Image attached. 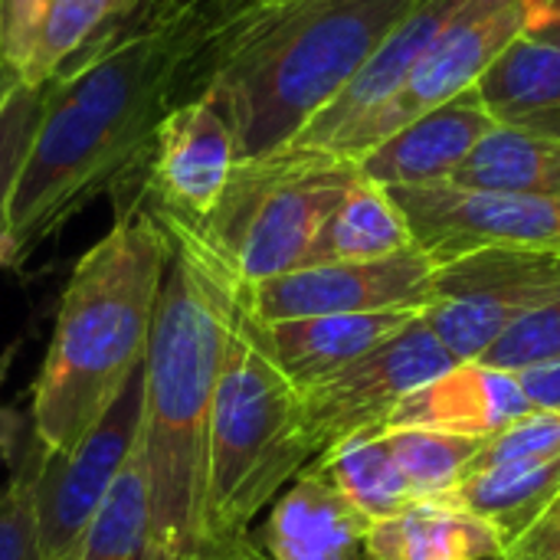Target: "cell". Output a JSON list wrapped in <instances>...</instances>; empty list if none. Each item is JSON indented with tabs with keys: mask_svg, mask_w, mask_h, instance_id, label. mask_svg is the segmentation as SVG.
I'll return each mask as SVG.
<instances>
[{
	"mask_svg": "<svg viewBox=\"0 0 560 560\" xmlns=\"http://www.w3.org/2000/svg\"><path fill=\"white\" fill-rule=\"evenodd\" d=\"M233 0H174L46 85L39 128L7 203L0 269H20L95 197L138 174L164 118L207 95L203 49Z\"/></svg>",
	"mask_w": 560,
	"mask_h": 560,
	"instance_id": "1",
	"label": "cell"
},
{
	"mask_svg": "<svg viewBox=\"0 0 560 560\" xmlns=\"http://www.w3.org/2000/svg\"><path fill=\"white\" fill-rule=\"evenodd\" d=\"M144 203L171 246L144 358L148 560H197L207 551L203 509L213 400L246 282L197 220L148 197Z\"/></svg>",
	"mask_w": 560,
	"mask_h": 560,
	"instance_id": "2",
	"label": "cell"
},
{
	"mask_svg": "<svg viewBox=\"0 0 560 560\" xmlns=\"http://www.w3.org/2000/svg\"><path fill=\"white\" fill-rule=\"evenodd\" d=\"M115 220L62 289L33 384L30 430L43 453H72L144 364L167 272V236L144 197L112 190Z\"/></svg>",
	"mask_w": 560,
	"mask_h": 560,
	"instance_id": "3",
	"label": "cell"
},
{
	"mask_svg": "<svg viewBox=\"0 0 560 560\" xmlns=\"http://www.w3.org/2000/svg\"><path fill=\"white\" fill-rule=\"evenodd\" d=\"M413 7L417 0H233L203 49V98L230 121L236 154L259 158L292 144Z\"/></svg>",
	"mask_w": 560,
	"mask_h": 560,
	"instance_id": "4",
	"label": "cell"
},
{
	"mask_svg": "<svg viewBox=\"0 0 560 560\" xmlns=\"http://www.w3.org/2000/svg\"><path fill=\"white\" fill-rule=\"evenodd\" d=\"M312 463L315 450L302 427V390L272 361L243 289L210 423L207 551L246 538L259 509Z\"/></svg>",
	"mask_w": 560,
	"mask_h": 560,
	"instance_id": "5",
	"label": "cell"
},
{
	"mask_svg": "<svg viewBox=\"0 0 560 560\" xmlns=\"http://www.w3.org/2000/svg\"><path fill=\"white\" fill-rule=\"evenodd\" d=\"M361 177L358 161L285 144L240 158L220 203L197 220L243 282L302 269L322 223Z\"/></svg>",
	"mask_w": 560,
	"mask_h": 560,
	"instance_id": "6",
	"label": "cell"
},
{
	"mask_svg": "<svg viewBox=\"0 0 560 560\" xmlns=\"http://www.w3.org/2000/svg\"><path fill=\"white\" fill-rule=\"evenodd\" d=\"M560 295V249H479L440 262L423 322L456 361H479L509 328Z\"/></svg>",
	"mask_w": 560,
	"mask_h": 560,
	"instance_id": "7",
	"label": "cell"
},
{
	"mask_svg": "<svg viewBox=\"0 0 560 560\" xmlns=\"http://www.w3.org/2000/svg\"><path fill=\"white\" fill-rule=\"evenodd\" d=\"M453 364L459 361L446 351L420 312L410 325L384 338L354 364L302 390V427L315 459L348 440L381 433L407 394L440 377Z\"/></svg>",
	"mask_w": 560,
	"mask_h": 560,
	"instance_id": "8",
	"label": "cell"
},
{
	"mask_svg": "<svg viewBox=\"0 0 560 560\" xmlns=\"http://www.w3.org/2000/svg\"><path fill=\"white\" fill-rule=\"evenodd\" d=\"M144 423V364L92 427V433L66 456H33V492L39 518V558L69 560L112 486L125 472L141 443Z\"/></svg>",
	"mask_w": 560,
	"mask_h": 560,
	"instance_id": "9",
	"label": "cell"
},
{
	"mask_svg": "<svg viewBox=\"0 0 560 560\" xmlns=\"http://www.w3.org/2000/svg\"><path fill=\"white\" fill-rule=\"evenodd\" d=\"M413 246L436 266L479 249H560V197L472 190L456 184L384 187Z\"/></svg>",
	"mask_w": 560,
	"mask_h": 560,
	"instance_id": "10",
	"label": "cell"
},
{
	"mask_svg": "<svg viewBox=\"0 0 560 560\" xmlns=\"http://www.w3.org/2000/svg\"><path fill=\"white\" fill-rule=\"evenodd\" d=\"M433 276L436 262L420 246H407L384 259L302 266L262 282H246V308L256 322L427 308Z\"/></svg>",
	"mask_w": 560,
	"mask_h": 560,
	"instance_id": "11",
	"label": "cell"
},
{
	"mask_svg": "<svg viewBox=\"0 0 560 560\" xmlns=\"http://www.w3.org/2000/svg\"><path fill=\"white\" fill-rule=\"evenodd\" d=\"M141 0H0V66L49 85L115 43Z\"/></svg>",
	"mask_w": 560,
	"mask_h": 560,
	"instance_id": "12",
	"label": "cell"
},
{
	"mask_svg": "<svg viewBox=\"0 0 560 560\" xmlns=\"http://www.w3.org/2000/svg\"><path fill=\"white\" fill-rule=\"evenodd\" d=\"M236 161V138L223 112L210 98H194L164 118L148 164L125 184L138 187L158 207L207 220Z\"/></svg>",
	"mask_w": 560,
	"mask_h": 560,
	"instance_id": "13",
	"label": "cell"
},
{
	"mask_svg": "<svg viewBox=\"0 0 560 560\" xmlns=\"http://www.w3.org/2000/svg\"><path fill=\"white\" fill-rule=\"evenodd\" d=\"M492 128L495 121L472 85L410 118L400 131L371 148L358 167L377 187L446 184Z\"/></svg>",
	"mask_w": 560,
	"mask_h": 560,
	"instance_id": "14",
	"label": "cell"
},
{
	"mask_svg": "<svg viewBox=\"0 0 560 560\" xmlns=\"http://www.w3.org/2000/svg\"><path fill=\"white\" fill-rule=\"evenodd\" d=\"M532 410L518 374L482 361H459L407 394L387 417L384 430H440L489 440Z\"/></svg>",
	"mask_w": 560,
	"mask_h": 560,
	"instance_id": "15",
	"label": "cell"
},
{
	"mask_svg": "<svg viewBox=\"0 0 560 560\" xmlns=\"http://www.w3.org/2000/svg\"><path fill=\"white\" fill-rule=\"evenodd\" d=\"M368 528V515L318 469H305L269 512L259 548L272 560H361Z\"/></svg>",
	"mask_w": 560,
	"mask_h": 560,
	"instance_id": "16",
	"label": "cell"
},
{
	"mask_svg": "<svg viewBox=\"0 0 560 560\" xmlns=\"http://www.w3.org/2000/svg\"><path fill=\"white\" fill-rule=\"evenodd\" d=\"M423 308H394V312H364V315H318V318H289V322H259V335L272 361L285 377L308 390L341 368L354 364L361 354L377 348L384 338L410 325Z\"/></svg>",
	"mask_w": 560,
	"mask_h": 560,
	"instance_id": "17",
	"label": "cell"
},
{
	"mask_svg": "<svg viewBox=\"0 0 560 560\" xmlns=\"http://www.w3.org/2000/svg\"><path fill=\"white\" fill-rule=\"evenodd\" d=\"M476 92L495 125L560 141V46L518 36L476 79Z\"/></svg>",
	"mask_w": 560,
	"mask_h": 560,
	"instance_id": "18",
	"label": "cell"
},
{
	"mask_svg": "<svg viewBox=\"0 0 560 560\" xmlns=\"http://www.w3.org/2000/svg\"><path fill=\"white\" fill-rule=\"evenodd\" d=\"M499 532L436 502H413L404 512L371 522L364 538L368 560H502Z\"/></svg>",
	"mask_w": 560,
	"mask_h": 560,
	"instance_id": "19",
	"label": "cell"
},
{
	"mask_svg": "<svg viewBox=\"0 0 560 560\" xmlns=\"http://www.w3.org/2000/svg\"><path fill=\"white\" fill-rule=\"evenodd\" d=\"M558 499L560 456L548 463H522V466H499L489 472H476L430 502L489 522L499 532L502 545L512 548Z\"/></svg>",
	"mask_w": 560,
	"mask_h": 560,
	"instance_id": "20",
	"label": "cell"
},
{
	"mask_svg": "<svg viewBox=\"0 0 560 560\" xmlns=\"http://www.w3.org/2000/svg\"><path fill=\"white\" fill-rule=\"evenodd\" d=\"M407 246H413V240L404 213L384 187L361 174L354 187L341 197V203L331 210V217L322 223L302 266L368 262L394 256Z\"/></svg>",
	"mask_w": 560,
	"mask_h": 560,
	"instance_id": "21",
	"label": "cell"
},
{
	"mask_svg": "<svg viewBox=\"0 0 560 560\" xmlns=\"http://www.w3.org/2000/svg\"><path fill=\"white\" fill-rule=\"evenodd\" d=\"M456 187L560 197V141L495 125L450 177Z\"/></svg>",
	"mask_w": 560,
	"mask_h": 560,
	"instance_id": "22",
	"label": "cell"
},
{
	"mask_svg": "<svg viewBox=\"0 0 560 560\" xmlns=\"http://www.w3.org/2000/svg\"><path fill=\"white\" fill-rule=\"evenodd\" d=\"M308 469H318L371 522L390 518L413 505V495L381 433L348 440L322 459H315Z\"/></svg>",
	"mask_w": 560,
	"mask_h": 560,
	"instance_id": "23",
	"label": "cell"
},
{
	"mask_svg": "<svg viewBox=\"0 0 560 560\" xmlns=\"http://www.w3.org/2000/svg\"><path fill=\"white\" fill-rule=\"evenodd\" d=\"M69 560H148V489L141 443Z\"/></svg>",
	"mask_w": 560,
	"mask_h": 560,
	"instance_id": "24",
	"label": "cell"
},
{
	"mask_svg": "<svg viewBox=\"0 0 560 560\" xmlns=\"http://www.w3.org/2000/svg\"><path fill=\"white\" fill-rule=\"evenodd\" d=\"M413 502H430L450 492L463 476L482 440L440 430H381Z\"/></svg>",
	"mask_w": 560,
	"mask_h": 560,
	"instance_id": "25",
	"label": "cell"
},
{
	"mask_svg": "<svg viewBox=\"0 0 560 560\" xmlns=\"http://www.w3.org/2000/svg\"><path fill=\"white\" fill-rule=\"evenodd\" d=\"M560 456V407L532 410L509 423L505 430L492 433L479 443V453L466 466V476L489 472L499 466H522V463H548ZM459 479V482H463Z\"/></svg>",
	"mask_w": 560,
	"mask_h": 560,
	"instance_id": "26",
	"label": "cell"
},
{
	"mask_svg": "<svg viewBox=\"0 0 560 560\" xmlns=\"http://www.w3.org/2000/svg\"><path fill=\"white\" fill-rule=\"evenodd\" d=\"M33 456L36 440L30 436L20 456L10 463V482L0 492V560H43L33 492Z\"/></svg>",
	"mask_w": 560,
	"mask_h": 560,
	"instance_id": "27",
	"label": "cell"
},
{
	"mask_svg": "<svg viewBox=\"0 0 560 560\" xmlns=\"http://www.w3.org/2000/svg\"><path fill=\"white\" fill-rule=\"evenodd\" d=\"M482 364L499 371H532L560 361V295L541 305L538 312L525 315L515 328H509L482 358Z\"/></svg>",
	"mask_w": 560,
	"mask_h": 560,
	"instance_id": "28",
	"label": "cell"
},
{
	"mask_svg": "<svg viewBox=\"0 0 560 560\" xmlns=\"http://www.w3.org/2000/svg\"><path fill=\"white\" fill-rule=\"evenodd\" d=\"M46 105V85H23L16 82L13 92L0 105V240L7 226V203L13 194V180L23 167V158L30 151V141L39 128Z\"/></svg>",
	"mask_w": 560,
	"mask_h": 560,
	"instance_id": "29",
	"label": "cell"
},
{
	"mask_svg": "<svg viewBox=\"0 0 560 560\" xmlns=\"http://www.w3.org/2000/svg\"><path fill=\"white\" fill-rule=\"evenodd\" d=\"M560 555V499L512 545L502 560H555Z\"/></svg>",
	"mask_w": 560,
	"mask_h": 560,
	"instance_id": "30",
	"label": "cell"
},
{
	"mask_svg": "<svg viewBox=\"0 0 560 560\" xmlns=\"http://www.w3.org/2000/svg\"><path fill=\"white\" fill-rule=\"evenodd\" d=\"M522 390L528 397V404L535 410H548L560 407V361L558 364H545V368H532L518 374Z\"/></svg>",
	"mask_w": 560,
	"mask_h": 560,
	"instance_id": "31",
	"label": "cell"
},
{
	"mask_svg": "<svg viewBox=\"0 0 560 560\" xmlns=\"http://www.w3.org/2000/svg\"><path fill=\"white\" fill-rule=\"evenodd\" d=\"M525 36L560 46V0H532Z\"/></svg>",
	"mask_w": 560,
	"mask_h": 560,
	"instance_id": "32",
	"label": "cell"
},
{
	"mask_svg": "<svg viewBox=\"0 0 560 560\" xmlns=\"http://www.w3.org/2000/svg\"><path fill=\"white\" fill-rule=\"evenodd\" d=\"M23 427H20V413L0 407V459L13 463L23 450Z\"/></svg>",
	"mask_w": 560,
	"mask_h": 560,
	"instance_id": "33",
	"label": "cell"
},
{
	"mask_svg": "<svg viewBox=\"0 0 560 560\" xmlns=\"http://www.w3.org/2000/svg\"><path fill=\"white\" fill-rule=\"evenodd\" d=\"M197 560H272L259 545H253L249 538H240V541H230V545H220V548H210L207 555H200Z\"/></svg>",
	"mask_w": 560,
	"mask_h": 560,
	"instance_id": "34",
	"label": "cell"
},
{
	"mask_svg": "<svg viewBox=\"0 0 560 560\" xmlns=\"http://www.w3.org/2000/svg\"><path fill=\"white\" fill-rule=\"evenodd\" d=\"M161 3H174V0H141L138 10H151V7H161Z\"/></svg>",
	"mask_w": 560,
	"mask_h": 560,
	"instance_id": "35",
	"label": "cell"
},
{
	"mask_svg": "<svg viewBox=\"0 0 560 560\" xmlns=\"http://www.w3.org/2000/svg\"><path fill=\"white\" fill-rule=\"evenodd\" d=\"M240 3H246V7H259V3H269V0H240Z\"/></svg>",
	"mask_w": 560,
	"mask_h": 560,
	"instance_id": "36",
	"label": "cell"
},
{
	"mask_svg": "<svg viewBox=\"0 0 560 560\" xmlns=\"http://www.w3.org/2000/svg\"><path fill=\"white\" fill-rule=\"evenodd\" d=\"M555 560H560V555H558V558H555Z\"/></svg>",
	"mask_w": 560,
	"mask_h": 560,
	"instance_id": "37",
	"label": "cell"
}]
</instances>
